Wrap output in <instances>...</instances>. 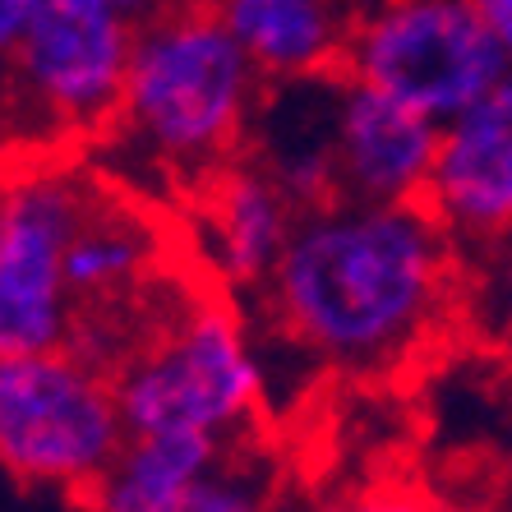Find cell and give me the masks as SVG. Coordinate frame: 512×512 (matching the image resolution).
<instances>
[{"mask_svg":"<svg viewBox=\"0 0 512 512\" xmlns=\"http://www.w3.org/2000/svg\"><path fill=\"white\" fill-rule=\"evenodd\" d=\"M453 236L429 203H356L296 217L268 300L282 333L337 370H383L439 323Z\"/></svg>","mask_w":512,"mask_h":512,"instance_id":"cell-1","label":"cell"},{"mask_svg":"<svg viewBox=\"0 0 512 512\" xmlns=\"http://www.w3.org/2000/svg\"><path fill=\"white\" fill-rule=\"evenodd\" d=\"M263 74L213 5H180L134 28L120 125L180 176H217L254 125Z\"/></svg>","mask_w":512,"mask_h":512,"instance_id":"cell-2","label":"cell"},{"mask_svg":"<svg viewBox=\"0 0 512 512\" xmlns=\"http://www.w3.org/2000/svg\"><path fill=\"white\" fill-rule=\"evenodd\" d=\"M130 439L107 370L79 351L0 356V466L37 489L88 499Z\"/></svg>","mask_w":512,"mask_h":512,"instance_id":"cell-3","label":"cell"},{"mask_svg":"<svg viewBox=\"0 0 512 512\" xmlns=\"http://www.w3.org/2000/svg\"><path fill=\"white\" fill-rule=\"evenodd\" d=\"M508 51L476 0H374L346 47V74L453 125L508 79Z\"/></svg>","mask_w":512,"mask_h":512,"instance_id":"cell-4","label":"cell"},{"mask_svg":"<svg viewBox=\"0 0 512 512\" xmlns=\"http://www.w3.org/2000/svg\"><path fill=\"white\" fill-rule=\"evenodd\" d=\"M130 434H231L263 402V370L222 305H194L167 337L125 356L111 374Z\"/></svg>","mask_w":512,"mask_h":512,"instance_id":"cell-5","label":"cell"},{"mask_svg":"<svg viewBox=\"0 0 512 512\" xmlns=\"http://www.w3.org/2000/svg\"><path fill=\"white\" fill-rule=\"evenodd\" d=\"M93 199L65 171L0 180V356L60 351L74 333L65 254Z\"/></svg>","mask_w":512,"mask_h":512,"instance_id":"cell-6","label":"cell"},{"mask_svg":"<svg viewBox=\"0 0 512 512\" xmlns=\"http://www.w3.org/2000/svg\"><path fill=\"white\" fill-rule=\"evenodd\" d=\"M14 107H33L60 130H102L120 120L134 28L107 0H14Z\"/></svg>","mask_w":512,"mask_h":512,"instance_id":"cell-7","label":"cell"},{"mask_svg":"<svg viewBox=\"0 0 512 512\" xmlns=\"http://www.w3.org/2000/svg\"><path fill=\"white\" fill-rule=\"evenodd\" d=\"M443 125L402 107L397 97L360 84L342 70L333 111V148L342 199L356 203H425L439 162Z\"/></svg>","mask_w":512,"mask_h":512,"instance_id":"cell-8","label":"cell"},{"mask_svg":"<svg viewBox=\"0 0 512 512\" xmlns=\"http://www.w3.org/2000/svg\"><path fill=\"white\" fill-rule=\"evenodd\" d=\"M425 203L448 236L480 245L512 236V70L466 116L443 125Z\"/></svg>","mask_w":512,"mask_h":512,"instance_id":"cell-9","label":"cell"},{"mask_svg":"<svg viewBox=\"0 0 512 512\" xmlns=\"http://www.w3.org/2000/svg\"><path fill=\"white\" fill-rule=\"evenodd\" d=\"M213 14L273 84L346 70L360 24L356 0H213Z\"/></svg>","mask_w":512,"mask_h":512,"instance_id":"cell-10","label":"cell"},{"mask_svg":"<svg viewBox=\"0 0 512 512\" xmlns=\"http://www.w3.org/2000/svg\"><path fill=\"white\" fill-rule=\"evenodd\" d=\"M208 199H213V217H208L213 263L222 268V277L236 286H268L300 213L282 199L273 176L254 157H236L231 167L217 171Z\"/></svg>","mask_w":512,"mask_h":512,"instance_id":"cell-11","label":"cell"},{"mask_svg":"<svg viewBox=\"0 0 512 512\" xmlns=\"http://www.w3.org/2000/svg\"><path fill=\"white\" fill-rule=\"evenodd\" d=\"M342 84V74H337ZM333 111H337V88L328 107H268V120L259 130V162L282 199L296 213H314L342 199V171H337V148H333Z\"/></svg>","mask_w":512,"mask_h":512,"instance_id":"cell-12","label":"cell"},{"mask_svg":"<svg viewBox=\"0 0 512 512\" xmlns=\"http://www.w3.org/2000/svg\"><path fill=\"white\" fill-rule=\"evenodd\" d=\"M153 254H157L153 236L134 217L88 213V222L79 227L70 254H65V282H70L74 310L111 305L125 286H134L148 273Z\"/></svg>","mask_w":512,"mask_h":512,"instance_id":"cell-13","label":"cell"},{"mask_svg":"<svg viewBox=\"0 0 512 512\" xmlns=\"http://www.w3.org/2000/svg\"><path fill=\"white\" fill-rule=\"evenodd\" d=\"M153 512H268V480L254 466H236L227 453L213 471L180 485Z\"/></svg>","mask_w":512,"mask_h":512,"instance_id":"cell-14","label":"cell"},{"mask_svg":"<svg viewBox=\"0 0 512 512\" xmlns=\"http://www.w3.org/2000/svg\"><path fill=\"white\" fill-rule=\"evenodd\" d=\"M323 512H434L425 499H416L411 489H365V494H356V499H342V503H328Z\"/></svg>","mask_w":512,"mask_h":512,"instance_id":"cell-15","label":"cell"},{"mask_svg":"<svg viewBox=\"0 0 512 512\" xmlns=\"http://www.w3.org/2000/svg\"><path fill=\"white\" fill-rule=\"evenodd\" d=\"M14 51H19V5L0 0V88L10 97H14Z\"/></svg>","mask_w":512,"mask_h":512,"instance_id":"cell-16","label":"cell"},{"mask_svg":"<svg viewBox=\"0 0 512 512\" xmlns=\"http://www.w3.org/2000/svg\"><path fill=\"white\" fill-rule=\"evenodd\" d=\"M107 5L130 28H143V24H153V19H162V14L180 10V0H107Z\"/></svg>","mask_w":512,"mask_h":512,"instance_id":"cell-17","label":"cell"},{"mask_svg":"<svg viewBox=\"0 0 512 512\" xmlns=\"http://www.w3.org/2000/svg\"><path fill=\"white\" fill-rule=\"evenodd\" d=\"M476 10L485 14V24L494 28V37L508 51V65H512V0H476Z\"/></svg>","mask_w":512,"mask_h":512,"instance_id":"cell-18","label":"cell"},{"mask_svg":"<svg viewBox=\"0 0 512 512\" xmlns=\"http://www.w3.org/2000/svg\"><path fill=\"white\" fill-rule=\"evenodd\" d=\"M494 296H499L503 314L512 319V236L499 240V259H494Z\"/></svg>","mask_w":512,"mask_h":512,"instance_id":"cell-19","label":"cell"},{"mask_svg":"<svg viewBox=\"0 0 512 512\" xmlns=\"http://www.w3.org/2000/svg\"><path fill=\"white\" fill-rule=\"evenodd\" d=\"M314 512H323V508H314Z\"/></svg>","mask_w":512,"mask_h":512,"instance_id":"cell-20","label":"cell"}]
</instances>
